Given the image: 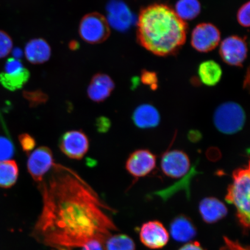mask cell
<instances>
[{
  "label": "cell",
  "mask_w": 250,
  "mask_h": 250,
  "mask_svg": "<svg viewBox=\"0 0 250 250\" xmlns=\"http://www.w3.org/2000/svg\"><path fill=\"white\" fill-rule=\"evenodd\" d=\"M40 186L42 208L33 236L43 245L82 248L92 240L104 243L117 229L108 213L112 209L70 168L55 164Z\"/></svg>",
  "instance_id": "obj_1"
},
{
  "label": "cell",
  "mask_w": 250,
  "mask_h": 250,
  "mask_svg": "<svg viewBox=\"0 0 250 250\" xmlns=\"http://www.w3.org/2000/svg\"><path fill=\"white\" fill-rule=\"evenodd\" d=\"M187 26L174 9L164 4H154L140 11L137 39L140 45L161 56L176 54L185 43Z\"/></svg>",
  "instance_id": "obj_2"
},
{
  "label": "cell",
  "mask_w": 250,
  "mask_h": 250,
  "mask_svg": "<svg viewBox=\"0 0 250 250\" xmlns=\"http://www.w3.org/2000/svg\"><path fill=\"white\" fill-rule=\"evenodd\" d=\"M250 170L248 165L233 172L232 182L228 187L226 201L236 209L237 217L244 230L250 227Z\"/></svg>",
  "instance_id": "obj_3"
},
{
  "label": "cell",
  "mask_w": 250,
  "mask_h": 250,
  "mask_svg": "<svg viewBox=\"0 0 250 250\" xmlns=\"http://www.w3.org/2000/svg\"><path fill=\"white\" fill-rule=\"evenodd\" d=\"M246 115L238 103L228 102L223 103L215 109L213 123L219 132L232 135L240 132L245 126Z\"/></svg>",
  "instance_id": "obj_4"
},
{
  "label": "cell",
  "mask_w": 250,
  "mask_h": 250,
  "mask_svg": "<svg viewBox=\"0 0 250 250\" xmlns=\"http://www.w3.org/2000/svg\"><path fill=\"white\" fill-rule=\"evenodd\" d=\"M79 34L84 42L92 44L102 43L110 35V29L106 18L98 12L84 16L79 27Z\"/></svg>",
  "instance_id": "obj_5"
},
{
  "label": "cell",
  "mask_w": 250,
  "mask_h": 250,
  "mask_svg": "<svg viewBox=\"0 0 250 250\" xmlns=\"http://www.w3.org/2000/svg\"><path fill=\"white\" fill-rule=\"evenodd\" d=\"M160 165L166 176L172 179H180L188 173L190 161L186 152L180 149H171L162 155Z\"/></svg>",
  "instance_id": "obj_6"
},
{
  "label": "cell",
  "mask_w": 250,
  "mask_h": 250,
  "mask_svg": "<svg viewBox=\"0 0 250 250\" xmlns=\"http://www.w3.org/2000/svg\"><path fill=\"white\" fill-rule=\"evenodd\" d=\"M54 155L51 149L40 146L29 155L27 169L33 180L39 184L45 179V175L55 165Z\"/></svg>",
  "instance_id": "obj_7"
},
{
  "label": "cell",
  "mask_w": 250,
  "mask_h": 250,
  "mask_svg": "<svg viewBox=\"0 0 250 250\" xmlns=\"http://www.w3.org/2000/svg\"><path fill=\"white\" fill-rule=\"evenodd\" d=\"M59 146L67 157L80 160L88 151V137L82 130L68 131L62 136Z\"/></svg>",
  "instance_id": "obj_8"
},
{
  "label": "cell",
  "mask_w": 250,
  "mask_h": 250,
  "mask_svg": "<svg viewBox=\"0 0 250 250\" xmlns=\"http://www.w3.org/2000/svg\"><path fill=\"white\" fill-rule=\"evenodd\" d=\"M221 34L214 24L203 23L197 25L191 35V45L200 52H208L214 49L220 42Z\"/></svg>",
  "instance_id": "obj_9"
},
{
  "label": "cell",
  "mask_w": 250,
  "mask_h": 250,
  "mask_svg": "<svg viewBox=\"0 0 250 250\" xmlns=\"http://www.w3.org/2000/svg\"><path fill=\"white\" fill-rule=\"evenodd\" d=\"M156 156L146 149H140L131 154L126 162V169L136 179L147 176L154 170Z\"/></svg>",
  "instance_id": "obj_10"
},
{
  "label": "cell",
  "mask_w": 250,
  "mask_h": 250,
  "mask_svg": "<svg viewBox=\"0 0 250 250\" xmlns=\"http://www.w3.org/2000/svg\"><path fill=\"white\" fill-rule=\"evenodd\" d=\"M220 54L227 64L241 66L248 55V45L245 39L237 36L227 37L221 43Z\"/></svg>",
  "instance_id": "obj_11"
},
{
  "label": "cell",
  "mask_w": 250,
  "mask_h": 250,
  "mask_svg": "<svg viewBox=\"0 0 250 250\" xmlns=\"http://www.w3.org/2000/svg\"><path fill=\"white\" fill-rule=\"evenodd\" d=\"M140 237L143 245L147 248L158 249L167 245L169 235L163 224L158 221H152L143 225Z\"/></svg>",
  "instance_id": "obj_12"
},
{
  "label": "cell",
  "mask_w": 250,
  "mask_h": 250,
  "mask_svg": "<svg viewBox=\"0 0 250 250\" xmlns=\"http://www.w3.org/2000/svg\"><path fill=\"white\" fill-rule=\"evenodd\" d=\"M108 23L114 29L126 31L132 24L134 18L126 4L121 0H111L107 6Z\"/></svg>",
  "instance_id": "obj_13"
},
{
  "label": "cell",
  "mask_w": 250,
  "mask_h": 250,
  "mask_svg": "<svg viewBox=\"0 0 250 250\" xmlns=\"http://www.w3.org/2000/svg\"><path fill=\"white\" fill-rule=\"evenodd\" d=\"M132 121L134 125L140 129H152L157 127L161 118L158 109L150 104H143L133 112Z\"/></svg>",
  "instance_id": "obj_14"
},
{
  "label": "cell",
  "mask_w": 250,
  "mask_h": 250,
  "mask_svg": "<svg viewBox=\"0 0 250 250\" xmlns=\"http://www.w3.org/2000/svg\"><path fill=\"white\" fill-rule=\"evenodd\" d=\"M199 209L203 220L208 224L216 223L228 214L226 206L214 197L203 199L200 202Z\"/></svg>",
  "instance_id": "obj_15"
},
{
  "label": "cell",
  "mask_w": 250,
  "mask_h": 250,
  "mask_svg": "<svg viewBox=\"0 0 250 250\" xmlns=\"http://www.w3.org/2000/svg\"><path fill=\"white\" fill-rule=\"evenodd\" d=\"M24 54L31 63L42 64L48 61L51 57V49L45 40L35 39L27 42Z\"/></svg>",
  "instance_id": "obj_16"
},
{
  "label": "cell",
  "mask_w": 250,
  "mask_h": 250,
  "mask_svg": "<svg viewBox=\"0 0 250 250\" xmlns=\"http://www.w3.org/2000/svg\"><path fill=\"white\" fill-rule=\"evenodd\" d=\"M170 233L176 241L186 242L191 240L195 236L196 230L190 219L181 215L172 221Z\"/></svg>",
  "instance_id": "obj_17"
},
{
  "label": "cell",
  "mask_w": 250,
  "mask_h": 250,
  "mask_svg": "<svg viewBox=\"0 0 250 250\" xmlns=\"http://www.w3.org/2000/svg\"><path fill=\"white\" fill-rule=\"evenodd\" d=\"M198 74L199 79L203 84L208 86H213L220 82L223 71L217 62L208 61L200 64Z\"/></svg>",
  "instance_id": "obj_18"
},
{
  "label": "cell",
  "mask_w": 250,
  "mask_h": 250,
  "mask_svg": "<svg viewBox=\"0 0 250 250\" xmlns=\"http://www.w3.org/2000/svg\"><path fill=\"white\" fill-rule=\"evenodd\" d=\"M18 176L17 162L12 160L0 162V187L9 188L14 186Z\"/></svg>",
  "instance_id": "obj_19"
},
{
  "label": "cell",
  "mask_w": 250,
  "mask_h": 250,
  "mask_svg": "<svg viewBox=\"0 0 250 250\" xmlns=\"http://www.w3.org/2000/svg\"><path fill=\"white\" fill-rule=\"evenodd\" d=\"M30 74L29 70L24 69L20 73L7 74L0 73V83L3 87L11 91L20 89L29 81Z\"/></svg>",
  "instance_id": "obj_20"
},
{
  "label": "cell",
  "mask_w": 250,
  "mask_h": 250,
  "mask_svg": "<svg viewBox=\"0 0 250 250\" xmlns=\"http://www.w3.org/2000/svg\"><path fill=\"white\" fill-rule=\"evenodd\" d=\"M201 5L198 0H179L174 11L184 21L193 20L201 13Z\"/></svg>",
  "instance_id": "obj_21"
},
{
  "label": "cell",
  "mask_w": 250,
  "mask_h": 250,
  "mask_svg": "<svg viewBox=\"0 0 250 250\" xmlns=\"http://www.w3.org/2000/svg\"><path fill=\"white\" fill-rule=\"evenodd\" d=\"M104 250H135L136 246L130 237L123 234H111L104 242Z\"/></svg>",
  "instance_id": "obj_22"
},
{
  "label": "cell",
  "mask_w": 250,
  "mask_h": 250,
  "mask_svg": "<svg viewBox=\"0 0 250 250\" xmlns=\"http://www.w3.org/2000/svg\"><path fill=\"white\" fill-rule=\"evenodd\" d=\"M112 92L110 89L103 84L92 82L87 88V95L92 101L96 103L104 102Z\"/></svg>",
  "instance_id": "obj_23"
},
{
  "label": "cell",
  "mask_w": 250,
  "mask_h": 250,
  "mask_svg": "<svg viewBox=\"0 0 250 250\" xmlns=\"http://www.w3.org/2000/svg\"><path fill=\"white\" fill-rule=\"evenodd\" d=\"M14 154V146L11 141L7 137H0V162L9 160Z\"/></svg>",
  "instance_id": "obj_24"
},
{
  "label": "cell",
  "mask_w": 250,
  "mask_h": 250,
  "mask_svg": "<svg viewBox=\"0 0 250 250\" xmlns=\"http://www.w3.org/2000/svg\"><path fill=\"white\" fill-rule=\"evenodd\" d=\"M24 98L27 100L31 105H37L45 103L48 100V96L42 90L35 91H24Z\"/></svg>",
  "instance_id": "obj_25"
},
{
  "label": "cell",
  "mask_w": 250,
  "mask_h": 250,
  "mask_svg": "<svg viewBox=\"0 0 250 250\" xmlns=\"http://www.w3.org/2000/svg\"><path fill=\"white\" fill-rule=\"evenodd\" d=\"M13 42L11 37L5 31L0 30V59L5 58L11 51Z\"/></svg>",
  "instance_id": "obj_26"
},
{
  "label": "cell",
  "mask_w": 250,
  "mask_h": 250,
  "mask_svg": "<svg viewBox=\"0 0 250 250\" xmlns=\"http://www.w3.org/2000/svg\"><path fill=\"white\" fill-rule=\"evenodd\" d=\"M24 68L22 62L19 59L9 58L5 62L4 73L7 74L18 73L22 71Z\"/></svg>",
  "instance_id": "obj_27"
},
{
  "label": "cell",
  "mask_w": 250,
  "mask_h": 250,
  "mask_svg": "<svg viewBox=\"0 0 250 250\" xmlns=\"http://www.w3.org/2000/svg\"><path fill=\"white\" fill-rule=\"evenodd\" d=\"M250 2H246L243 5L237 12V21L243 27L250 26Z\"/></svg>",
  "instance_id": "obj_28"
},
{
  "label": "cell",
  "mask_w": 250,
  "mask_h": 250,
  "mask_svg": "<svg viewBox=\"0 0 250 250\" xmlns=\"http://www.w3.org/2000/svg\"><path fill=\"white\" fill-rule=\"evenodd\" d=\"M19 141L21 144V148L23 149V151L26 153H29L35 148L36 142L33 136H31L29 134L24 133L21 134L19 137Z\"/></svg>",
  "instance_id": "obj_29"
},
{
  "label": "cell",
  "mask_w": 250,
  "mask_h": 250,
  "mask_svg": "<svg viewBox=\"0 0 250 250\" xmlns=\"http://www.w3.org/2000/svg\"><path fill=\"white\" fill-rule=\"evenodd\" d=\"M141 80L144 84L149 86L152 90L158 88V77L154 72L143 71Z\"/></svg>",
  "instance_id": "obj_30"
},
{
  "label": "cell",
  "mask_w": 250,
  "mask_h": 250,
  "mask_svg": "<svg viewBox=\"0 0 250 250\" xmlns=\"http://www.w3.org/2000/svg\"><path fill=\"white\" fill-rule=\"evenodd\" d=\"M92 82L98 83L105 85L113 90L115 88L114 81L109 77L108 75L104 74H97L92 78Z\"/></svg>",
  "instance_id": "obj_31"
},
{
  "label": "cell",
  "mask_w": 250,
  "mask_h": 250,
  "mask_svg": "<svg viewBox=\"0 0 250 250\" xmlns=\"http://www.w3.org/2000/svg\"><path fill=\"white\" fill-rule=\"evenodd\" d=\"M225 245L220 250H250L249 247L243 246L239 242L224 237Z\"/></svg>",
  "instance_id": "obj_32"
},
{
  "label": "cell",
  "mask_w": 250,
  "mask_h": 250,
  "mask_svg": "<svg viewBox=\"0 0 250 250\" xmlns=\"http://www.w3.org/2000/svg\"><path fill=\"white\" fill-rule=\"evenodd\" d=\"M81 250H104V243L99 240H92L82 247Z\"/></svg>",
  "instance_id": "obj_33"
},
{
  "label": "cell",
  "mask_w": 250,
  "mask_h": 250,
  "mask_svg": "<svg viewBox=\"0 0 250 250\" xmlns=\"http://www.w3.org/2000/svg\"><path fill=\"white\" fill-rule=\"evenodd\" d=\"M179 250H204L198 242H192L187 244Z\"/></svg>",
  "instance_id": "obj_34"
},
{
  "label": "cell",
  "mask_w": 250,
  "mask_h": 250,
  "mask_svg": "<svg viewBox=\"0 0 250 250\" xmlns=\"http://www.w3.org/2000/svg\"><path fill=\"white\" fill-rule=\"evenodd\" d=\"M98 127L99 129L101 130V132H103V131H106L108 129V127L110 126V123L107 120V118H101L100 120H98Z\"/></svg>",
  "instance_id": "obj_35"
},
{
  "label": "cell",
  "mask_w": 250,
  "mask_h": 250,
  "mask_svg": "<svg viewBox=\"0 0 250 250\" xmlns=\"http://www.w3.org/2000/svg\"><path fill=\"white\" fill-rule=\"evenodd\" d=\"M12 54H13L14 56V58L19 59L21 57H22L23 56V52L21 51V50L20 48H15L13 50V52H12Z\"/></svg>",
  "instance_id": "obj_36"
},
{
  "label": "cell",
  "mask_w": 250,
  "mask_h": 250,
  "mask_svg": "<svg viewBox=\"0 0 250 250\" xmlns=\"http://www.w3.org/2000/svg\"><path fill=\"white\" fill-rule=\"evenodd\" d=\"M80 47V43L77 41L73 40L69 43V48L72 51H76Z\"/></svg>",
  "instance_id": "obj_37"
},
{
  "label": "cell",
  "mask_w": 250,
  "mask_h": 250,
  "mask_svg": "<svg viewBox=\"0 0 250 250\" xmlns=\"http://www.w3.org/2000/svg\"><path fill=\"white\" fill-rule=\"evenodd\" d=\"M56 250H69V249H56Z\"/></svg>",
  "instance_id": "obj_38"
}]
</instances>
